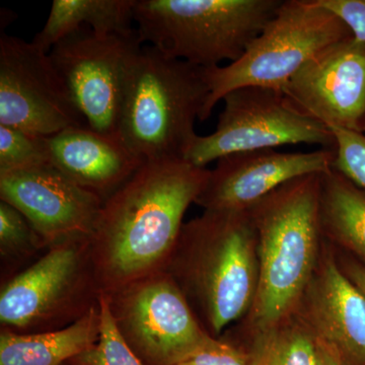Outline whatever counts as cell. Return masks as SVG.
Wrapping results in <instances>:
<instances>
[{"mask_svg": "<svg viewBox=\"0 0 365 365\" xmlns=\"http://www.w3.org/2000/svg\"><path fill=\"white\" fill-rule=\"evenodd\" d=\"M208 174L185 160L145 162L103 203L90 239L101 294L165 270Z\"/></svg>", "mask_w": 365, "mask_h": 365, "instance_id": "cell-1", "label": "cell"}, {"mask_svg": "<svg viewBox=\"0 0 365 365\" xmlns=\"http://www.w3.org/2000/svg\"><path fill=\"white\" fill-rule=\"evenodd\" d=\"M322 175L292 180L249 209L258 239V289L251 311L230 332L251 338L294 314L323 248Z\"/></svg>", "mask_w": 365, "mask_h": 365, "instance_id": "cell-2", "label": "cell"}, {"mask_svg": "<svg viewBox=\"0 0 365 365\" xmlns=\"http://www.w3.org/2000/svg\"><path fill=\"white\" fill-rule=\"evenodd\" d=\"M204 330L222 337L253 307L258 239L248 211L204 210L185 222L165 270Z\"/></svg>", "mask_w": 365, "mask_h": 365, "instance_id": "cell-3", "label": "cell"}, {"mask_svg": "<svg viewBox=\"0 0 365 365\" xmlns=\"http://www.w3.org/2000/svg\"><path fill=\"white\" fill-rule=\"evenodd\" d=\"M208 97L205 69L143 45L127 86L120 138L143 162L185 160Z\"/></svg>", "mask_w": 365, "mask_h": 365, "instance_id": "cell-4", "label": "cell"}, {"mask_svg": "<svg viewBox=\"0 0 365 365\" xmlns=\"http://www.w3.org/2000/svg\"><path fill=\"white\" fill-rule=\"evenodd\" d=\"M283 0H136L134 23L144 45L209 69L234 63Z\"/></svg>", "mask_w": 365, "mask_h": 365, "instance_id": "cell-5", "label": "cell"}, {"mask_svg": "<svg viewBox=\"0 0 365 365\" xmlns=\"http://www.w3.org/2000/svg\"><path fill=\"white\" fill-rule=\"evenodd\" d=\"M353 37L337 14L318 0H283L275 16L234 63L205 69L209 97L201 122L227 93L244 86L282 91L307 62Z\"/></svg>", "mask_w": 365, "mask_h": 365, "instance_id": "cell-6", "label": "cell"}, {"mask_svg": "<svg viewBox=\"0 0 365 365\" xmlns=\"http://www.w3.org/2000/svg\"><path fill=\"white\" fill-rule=\"evenodd\" d=\"M90 239L55 245L1 282L0 327L19 334L61 330L100 302Z\"/></svg>", "mask_w": 365, "mask_h": 365, "instance_id": "cell-7", "label": "cell"}, {"mask_svg": "<svg viewBox=\"0 0 365 365\" xmlns=\"http://www.w3.org/2000/svg\"><path fill=\"white\" fill-rule=\"evenodd\" d=\"M215 132L196 137L185 160L199 168L234 153L309 144L335 150L330 128L299 111L282 91L244 86L222 98Z\"/></svg>", "mask_w": 365, "mask_h": 365, "instance_id": "cell-8", "label": "cell"}, {"mask_svg": "<svg viewBox=\"0 0 365 365\" xmlns=\"http://www.w3.org/2000/svg\"><path fill=\"white\" fill-rule=\"evenodd\" d=\"M143 45L136 28L122 34H100L83 28L49 52L91 130L120 138L127 86Z\"/></svg>", "mask_w": 365, "mask_h": 365, "instance_id": "cell-9", "label": "cell"}, {"mask_svg": "<svg viewBox=\"0 0 365 365\" xmlns=\"http://www.w3.org/2000/svg\"><path fill=\"white\" fill-rule=\"evenodd\" d=\"M104 295L118 332L144 365H177L211 338L167 271Z\"/></svg>", "mask_w": 365, "mask_h": 365, "instance_id": "cell-10", "label": "cell"}, {"mask_svg": "<svg viewBox=\"0 0 365 365\" xmlns=\"http://www.w3.org/2000/svg\"><path fill=\"white\" fill-rule=\"evenodd\" d=\"M0 125L40 137L88 126L49 53L0 37Z\"/></svg>", "mask_w": 365, "mask_h": 365, "instance_id": "cell-11", "label": "cell"}, {"mask_svg": "<svg viewBox=\"0 0 365 365\" xmlns=\"http://www.w3.org/2000/svg\"><path fill=\"white\" fill-rule=\"evenodd\" d=\"M299 111L330 129L362 133L365 43L351 37L307 62L282 88Z\"/></svg>", "mask_w": 365, "mask_h": 365, "instance_id": "cell-12", "label": "cell"}, {"mask_svg": "<svg viewBox=\"0 0 365 365\" xmlns=\"http://www.w3.org/2000/svg\"><path fill=\"white\" fill-rule=\"evenodd\" d=\"M0 199L25 216L47 249L91 239L104 203L50 163L0 174Z\"/></svg>", "mask_w": 365, "mask_h": 365, "instance_id": "cell-13", "label": "cell"}, {"mask_svg": "<svg viewBox=\"0 0 365 365\" xmlns=\"http://www.w3.org/2000/svg\"><path fill=\"white\" fill-rule=\"evenodd\" d=\"M335 158L336 150L327 148L309 153L259 150L227 155L209 170L195 204L203 210L248 211L292 180L330 172Z\"/></svg>", "mask_w": 365, "mask_h": 365, "instance_id": "cell-14", "label": "cell"}, {"mask_svg": "<svg viewBox=\"0 0 365 365\" xmlns=\"http://www.w3.org/2000/svg\"><path fill=\"white\" fill-rule=\"evenodd\" d=\"M294 314L341 364L365 365V295L343 272L325 239Z\"/></svg>", "mask_w": 365, "mask_h": 365, "instance_id": "cell-15", "label": "cell"}, {"mask_svg": "<svg viewBox=\"0 0 365 365\" xmlns=\"http://www.w3.org/2000/svg\"><path fill=\"white\" fill-rule=\"evenodd\" d=\"M49 163L105 202L143 165L119 137L88 126L71 127L46 137Z\"/></svg>", "mask_w": 365, "mask_h": 365, "instance_id": "cell-16", "label": "cell"}, {"mask_svg": "<svg viewBox=\"0 0 365 365\" xmlns=\"http://www.w3.org/2000/svg\"><path fill=\"white\" fill-rule=\"evenodd\" d=\"M101 307L72 325L51 332L19 334L0 330V365H66L98 342Z\"/></svg>", "mask_w": 365, "mask_h": 365, "instance_id": "cell-17", "label": "cell"}, {"mask_svg": "<svg viewBox=\"0 0 365 365\" xmlns=\"http://www.w3.org/2000/svg\"><path fill=\"white\" fill-rule=\"evenodd\" d=\"M319 222L324 239L365 267V190L334 169L322 175Z\"/></svg>", "mask_w": 365, "mask_h": 365, "instance_id": "cell-18", "label": "cell"}, {"mask_svg": "<svg viewBox=\"0 0 365 365\" xmlns=\"http://www.w3.org/2000/svg\"><path fill=\"white\" fill-rule=\"evenodd\" d=\"M136 0H54L44 28L32 43L49 53L57 43L81 29L100 34L129 33L135 30Z\"/></svg>", "mask_w": 365, "mask_h": 365, "instance_id": "cell-19", "label": "cell"}, {"mask_svg": "<svg viewBox=\"0 0 365 365\" xmlns=\"http://www.w3.org/2000/svg\"><path fill=\"white\" fill-rule=\"evenodd\" d=\"M248 349L253 365H314L318 344L294 314L267 332L250 338Z\"/></svg>", "mask_w": 365, "mask_h": 365, "instance_id": "cell-20", "label": "cell"}, {"mask_svg": "<svg viewBox=\"0 0 365 365\" xmlns=\"http://www.w3.org/2000/svg\"><path fill=\"white\" fill-rule=\"evenodd\" d=\"M47 250L25 216L14 206L0 201L1 282L32 265Z\"/></svg>", "mask_w": 365, "mask_h": 365, "instance_id": "cell-21", "label": "cell"}, {"mask_svg": "<svg viewBox=\"0 0 365 365\" xmlns=\"http://www.w3.org/2000/svg\"><path fill=\"white\" fill-rule=\"evenodd\" d=\"M101 333L98 342L67 365H144L118 332L105 295L100 297Z\"/></svg>", "mask_w": 365, "mask_h": 365, "instance_id": "cell-22", "label": "cell"}, {"mask_svg": "<svg viewBox=\"0 0 365 365\" xmlns=\"http://www.w3.org/2000/svg\"><path fill=\"white\" fill-rule=\"evenodd\" d=\"M49 163L46 137L0 125V174Z\"/></svg>", "mask_w": 365, "mask_h": 365, "instance_id": "cell-23", "label": "cell"}, {"mask_svg": "<svg viewBox=\"0 0 365 365\" xmlns=\"http://www.w3.org/2000/svg\"><path fill=\"white\" fill-rule=\"evenodd\" d=\"M336 138L333 169L365 190V135L360 132L331 129Z\"/></svg>", "mask_w": 365, "mask_h": 365, "instance_id": "cell-24", "label": "cell"}, {"mask_svg": "<svg viewBox=\"0 0 365 365\" xmlns=\"http://www.w3.org/2000/svg\"><path fill=\"white\" fill-rule=\"evenodd\" d=\"M177 365H253L248 347L225 337L207 342Z\"/></svg>", "mask_w": 365, "mask_h": 365, "instance_id": "cell-25", "label": "cell"}, {"mask_svg": "<svg viewBox=\"0 0 365 365\" xmlns=\"http://www.w3.org/2000/svg\"><path fill=\"white\" fill-rule=\"evenodd\" d=\"M344 21L353 38L365 43V0H318Z\"/></svg>", "mask_w": 365, "mask_h": 365, "instance_id": "cell-26", "label": "cell"}, {"mask_svg": "<svg viewBox=\"0 0 365 365\" xmlns=\"http://www.w3.org/2000/svg\"><path fill=\"white\" fill-rule=\"evenodd\" d=\"M334 248V247H333ZM335 249V248H334ZM338 263L345 275L359 288L360 292L365 295V267L352 257L335 249Z\"/></svg>", "mask_w": 365, "mask_h": 365, "instance_id": "cell-27", "label": "cell"}, {"mask_svg": "<svg viewBox=\"0 0 365 365\" xmlns=\"http://www.w3.org/2000/svg\"><path fill=\"white\" fill-rule=\"evenodd\" d=\"M318 344V349H317L316 364L314 365H342L340 360L337 359L333 352L327 349L323 345Z\"/></svg>", "mask_w": 365, "mask_h": 365, "instance_id": "cell-28", "label": "cell"}, {"mask_svg": "<svg viewBox=\"0 0 365 365\" xmlns=\"http://www.w3.org/2000/svg\"><path fill=\"white\" fill-rule=\"evenodd\" d=\"M362 133H364L365 135V121H364V128H362Z\"/></svg>", "mask_w": 365, "mask_h": 365, "instance_id": "cell-29", "label": "cell"}, {"mask_svg": "<svg viewBox=\"0 0 365 365\" xmlns=\"http://www.w3.org/2000/svg\"><path fill=\"white\" fill-rule=\"evenodd\" d=\"M66 365H67V364H66Z\"/></svg>", "mask_w": 365, "mask_h": 365, "instance_id": "cell-30", "label": "cell"}]
</instances>
